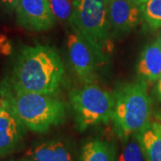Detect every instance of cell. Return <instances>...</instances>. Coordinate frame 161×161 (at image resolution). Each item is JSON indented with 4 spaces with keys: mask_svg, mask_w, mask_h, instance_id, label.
Returning a JSON list of instances; mask_svg holds the SVG:
<instances>
[{
    "mask_svg": "<svg viewBox=\"0 0 161 161\" xmlns=\"http://www.w3.org/2000/svg\"><path fill=\"white\" fill-rule=\"evenodd\" d=\"M1 108H2V103L0 102V110H1Z\"/></svg>",
    "mask_w": 161,
    "mask_h": 161,
    "instance_id": "obj_22",
    "label": "cell"
},
{
    "mask_svg": "<svg viewBox=\"0 0 161 161\" xmlns=\"http://www.w3.org/2000/svg\"><path fill=\"white\" fill-rule=\"evenodd\" d=\"M2 103V102H1ZM25 127L9 108L0 110V158L19 150L23 144Z\"/></svg>",
    "mask_w": 161,
    "mask_h": 161,
    "instance_id": "obj_9",
    "label": "cell"
},
{
    "mask_svg": "<svg viewBox=\"0 0 161 161\" xmlns=\"http://www.w3.org/2000/svg\"><path fill=\"white\" fill-rule=\"evenodd\" d=\"M27 156L32 161H75L69 148L58 140L35 145L27 152Z\"/></svg>",
    "mask_w": 161,
    "mask_h": 161,
    "instance_id": "obj_10",
    "label": "cell"
},
{
    "mask_svg": "<svg viewBox=\"0 0 161 161\" xmlns=\"http://www.w3.org/2000/svg\"><path fill=\"white\" fill-rule=\"evenodd\" d=\"M2 103L9 108L26 129L47 132L65 117V106L54 95L37 92H14L0 88Z\"/></svg>",
    "mask_w": 161,
    "mask_h": 161,
    "instance_id": "obj_2",
    "label": "cell"
},
{
    "mask_svg": "<svg viewBox=\"0 0 161 161\" xmlns=\"http://www.w3.org/2000/svg\"><path fill=\"white\" fill-rule=\"evenodd\" d=\"M19 0H0V12L11 14L14 12Z\"/></svg>",
    "mask_w": 161,
    "mask_h": 161,
    "instance_id": "obj_17",
    "label": "cell"
},
{
    "mask_svg": "<svg viewBox=\"0 0 161 161\" xmlns=\"http://www.w3.org/2000/svg\"><path fill=\"white\" fill-rule=\"evenodd\" d=\"M157 42H158V44L159 45V47H160V48H161V34L159 35V37H158V40H157Z\"/></svg>",
    "mask_w": 161,
    "mask_h": 161,
    "instance_id": "obj_21",
    "label": "cell"
},
{
    "mask_svg": "<svg viewBox=\"0 0 161 161\" xmlns=\"http://www.w3.org/2000/svg\"><path fill=\"white\" fill-rule=\"evenodd\" d=\"M22 161H32V160H31V159H28V160H22Z\"/></svg>",
    "mask_w": 161,
    "mask_h": 161,
    "instance_id": "obj_23",
    "label": "cell"
},
{
    "mask_svg": "<svg viewBox=\"0 0 161 161\" xmlns=\"http://www.w3.org/2000/svg\"><path fill=\"white\" fill-rule=\"evenodd\" d=\"M145 155L136 135H133L132 141L128 142L122 153L119 156L118 161H145Z\"/></svg>",
    "mask_w": 161,
    "mask_h": 161,
    "instance_id": "obj_15",
    "label": "cell"
},
{
    "mask_svg": "<svg viewBox=\"0 0 161 161\" xmlns=\"http://www.w3.org/2000/svg\"><path fill=\"white\" fill-rule=\"evenodd\" d=\"M111 32L114 35L129 33L142 17L141 5L127 0H108Z\"/></svg>",
    "mask_w": 161,
    "mask_h": 161,
    "instance_id": "obj_8",
    "label": "cell"
},
{
    "mask_svg": "<svg viewBox=\"0 0 161 161\" xmlns=\"http://www.w3.org/2000/svg\"><path fill=\"white\" fill-rule=\"evenodd\" d=\"M141 9L142 18L150 27L161 28V0H146L141 4Z\"/></svg>",
    "mask_w": 161,
    "mask_h": 161,
    "instance_id": "obj_14",
    "label": "cell"
},
{
    "mask_svg": "<svg viewBox=\"0 0 161 161\" xmlns=\"http://www.w3.org/2000/svg\"><path fill=\"white\" fill-rule=\"evenodd\" d=\"M138 74L144 80L156 81L161 77V48L158 42L146 47L141 55Z\"/></svg>",
    "mask_w": 161,
    "mask_h": 161,
    "instance_id": "obj_11",
    "label": "cell"
},
{
    "mask_svg": "<svg viewBox=\"0 0 161 161\" xmlns=\"http://www.w3.org/2000/svg\"><path fill=\"white\" fill-rule=\"evenodd\" d=\"M70 102L79 131L113 119L115 95L93 83L70 92Z\"/></svg>",
    "mask_w": 161,
    "mask_h": 161,
    "instance_id": "obj_5",
    "label": "cell"
},
{
    "mask_svg": "<svg viewBox=\"0 0 161 161\" xmlns=\"http://www.w3.org/2000/svg\"><path fill=\"white\" fill-rule=\"evenodd\" d=\"M64 77L63 62L53 47H23L15 58L9 81L1 88L14 92L54 95L63 84Z\"/></svg>",
    "mask_w": 161,
    "mask_h": 161,
    "instance_id": "obj_1",
    "label": "cell"
},
{
    "mask_svg": "<svg viewBox=\"0 0 161 161\" xmlns=\"http://www.w3.org/2000/svg\"><path fill=\"white\" fill-rule=\"evenodd\" d=\"M10 51V45L5 37L0 36V52L7 54Z\"/></svg>",
    "mask_w": 161,
    "mask_h": 161,
    "instance_id": "obj_18",
    "label": "cell"
},
{
    "mask_svg": "<svg viewBox=\"0 0 161 161\" xmlns=\"http://www.w3.org/2000/svg\"><path fill=\"white\" fill-rule=\"evenodd\" d=\"M55 17L62 21H69L73 14V6L68 0H48Z\"/></svg>",
    "mask_w": 161,
    "mask_h": 161,
    "instance_id": "obj_16",
    "label": "cell"
},
{
    "mask_svg": "<svg viewBox=\"0 0 161 161\" xmlns=\"http://www.w3.org/2000/svg\"><path fill=\"white\" fill-rule=\"evenodd\" d=\"M70 23L75 32L99 51L108 49L111 26L108 0H75Z\"/></svg>",
    "mask_w": 161,
    "mask_h": 161,
    "instance_id": "obj_4",
    "label": "cell"
},
{
    "mask_svg": "<svg viewBox=\"0 0 161 161\" xmlns=\"http://www.w3.org/2000/svg\"><path fill=\"white\" fill-rule=\"evenodd\" d=\"M145 155L146 161H161V125L150 122L135 134Z\"/></svg>",
    "mask_w": 161,
    "mask_h": 161,
    "instance_id": "obj_12",
    "label": "cell"
},
{
    "mask_svg": "<svg viewBox=\"0 0 161 161\" xmlns=\"http://www.w3.org/2000/svg\"><path fill=\"white\" fill-rule=\"evenodd\" d=\"M81 161H116V149L108 142L93 140L84 145Z\"/></svg>",
    "mask_w": 161,
    "mask_h": 161,
    "instance_id": "obj_13",
    "label": "cell"
},
{
    "mask_svg": "<svg viewBox=\"0 0 161 161\" xmlns=\"http://www.w3.org/2000/svg\"><path fill=\"white\" fill-rule=\"evenodd\" d=\"M14 13L18 24L31 31H45L56 23L48 0H19Z\"/></svg>",
    "mask_w": 161,
    "mask_h": 161,
    "instance_id": "obj_7",
    "label": "cell"
},
{
    "mask_svg": "<svg viewBox=\"0 0 161 161\" xmlns=\"http://www.w3.org/2000/svg\"><path fill=\"white\" fill-rule=\"evenodd\" d=\"M114 95L115 132L120 138L127 140L141 132L150 122L151 101L146 81L142 79L123 84Z\"/></svg>",
    "mask_w": 161,
    "mask_h": 161,
    "instance_id": "obj_3",
    "label": "cell"
},
{
    "mask_svg": "<svg viewBox=\"0 0 161 161\" xmlns=\"http://www.w3.org/2000/svg\"><path fill=\"white\" fill-rule=\"evenodd\" d=\"M158 92H159V94L161 95V77L160 79H159V82H158Z\"/></svg>",
    "mask_w": 161,
    "mask_h": 161,
    "instance_id": "obj_20",
    "label": "cell"
},
{
    "mask_svg": "<svg viewBox=\"0 0 161 161\" xmlns=\"http://www.w3.org/2000/svg\"><path fill=\"white\" fill-rule=\"evenodd\" d=\"M67 47L70 62L75 74L83 83H92L101 64L106 60V54L75 31L68 36Z\"/></svg>",
    "mask_w": 161,
    "mask_h": 161,
    "instance_id": "obj_6",
    "label": "cell"
},
{
    "mask_svg": "<svg viewBox=\"0 0 161 161\" xmlns=\"http://www.w3.org/2000/svg\"><path fill=\"white\" fill-rule=\"evenodd\" d=\"M127 1H132V2H134V3H137V4H142L143 2H145L146 0H127Z\"/></svg>",
    "mask_w": 161,
    "mask_h": 161,
    "instance_id": "obj_19",
    "label": "cell"
}]
</instances>
